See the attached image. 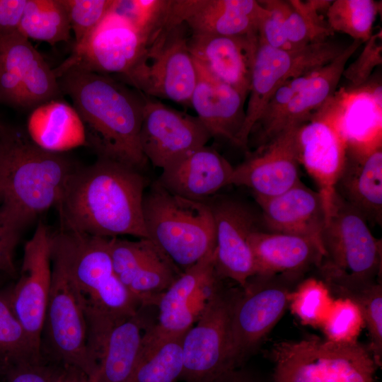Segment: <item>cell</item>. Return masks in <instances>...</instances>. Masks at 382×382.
I'll list each match as a JSON object with an SVG mask.
<instances>
[{
    "label": "cell",
    "mask_w": 382,
    "mask_h": 382,
    "mask_svg": "<svg viewBox=\"0 0 382 382\" xmlns=\"http://www.w3.org/2000/svg\"><path fill=\"white\" fill-rule=\"evenodd\" d=\"M146 184L141 171L106 158L77 167L56 204L61 228L108 238H148L143 216Z\"/></svg>",
    "instance_id": "obj_1"
},
{
    "label": "cell",
    "mask_w": 382,
    "mask_h": 382,
    "mask_svg": "<svg viewBox=\"0 0 382 382\" xmlns=\"http://www.w3.org/2000/svg\"><path fill=\"white\" fill-rule=\"evenodd\" d=\"M58 82L84 125L87 144L98 157L139 171L147 164L140 145L146 96L107 74L71 69Z\"/></svg>",
    "instance_id": "obj_2"
},
{
    "label": "cell",
    "mask_w": 382,
    "mask_h": 382,
    "mask_svg": "<svg viewBox=\"0 0 382 382\" xmlns=\"http://www.w3.org/2000/svg\"><path fill=\"white\" fill-rule=\"evenodd\" d=\"M77 168L61 153L38 146L20 130L0 132V213L22 229L56 205Z\"/></svg>",
    "instance_id": "obj_3"
},
{
    "label": "cell",
    "mask_w": 382,
    "mask_h": 382,
    "mask_svg": "<svg viewBox=\"0 0 382 382\" xmlns=\"http://www.w3.org/2000/svg\"><path fill=\"white\" fill-rule=\"evenodd\" d=\"M109 240L62 228L50 233L52 265L75 286L87 321L123 319L141 306L115 273Z\"/></svg>",
    "instance_id": "obj_4"
},
{
    "label": "cell",
    "mask_w": 382,
    "mask_h": 382,
    "mask_svg": "<svg viewBox=\"0 0 382 382\" xmlns=\"http://www.w3.org/2000/svg\"><path fill=\"white\" fill-rule=\"evenodd\" d=\"M143 216L148 239L180 271L214 251V219L205 201L170 193L155 181L144 194Z\"/></svg>",
    "instance_id": "obj_5"
},
{
    "label": "cell",
    "mask_w": 382,
    "mask_h": 382,
    "mask_svg": "<svg viewBox=\"0 0 382 382\" xmlns=\"http://www.w3.org/2000/svg\"><path fill=\"white\" fill-rule=\"evenodd\" d=\"M319 267L331 292L340 294L376 282L381 270V241L367 221L336 192L321 236Z\"/></svg>",
    "instance_id": "obj_6"
},
{
    "label": "cell",
    "mask_w": 382,
    "mask_h": 382,
    "mask_svg": "<svg viewBox=\"0 0 382 382\" xmlns=\"http://www.w3.org/2000/svg\"><path fill=\"white\" fill-rule=\"evenodd\" d=\"M273 382H376L378 367L358 341L336 343L318 336L276 344Z\"/></svg>",
    "instance_id": "obj_7"
},
{
    "label": "cell",
    "mask_w": 382,
    "mask_h": 382,
    "mask_svg": "<svg viewBox=\"0 0 382 382\" xmlns=\"http://www.w3.org/2000/svg\"><path fill=\"white\" fill-rule=\"evenodd\" d=\"M218 278L198 315L196 325L183 340L180 381L208 382L238 369L231 354V319L241 289L224 285Z\"/></svg>",
    "instance_id": "obj_8"
},
{
    "label": "cell",
    "mask_w": 382,
    "mask_h": 382,
    "mask_svg": "<svg viewBox=\"0 0 382 382\" xmlns=\"http://www.w3.org/2000/svg\"><path fill=\"white\" fill-rule=\"evenodd\" d=\"M184 24L163 28L120 81L145 96L190 106L197 72Z\"/></svg>",
    "instance_id": "obj_9"
},
{
    "label": "cell",
    "mask_w": 382,
    "mask_h": 382,
    "mask_svg": "<svg viewBox=\"0 0 382 382\" xmlns=\"http://www.w3.org/2000/svg\"><path fill=\"white\" fill-rule=\"evenodd\" d=\"M346 47L324 41L293 50L277 49L257 42L253 64L245 120L236 146L246 148L250 132L267 103L285 82L331 62Z\"/></svg>",
    "instance_id": "obj_10"
},
{
    "label": "cell",
    "mask_w": 382,
    "mask_h": 382,
    "mask_svg": "<svg viewBox=\"0 0 382 382\" xmlns=\"http://www.w3.org/2000/svg\"><path fill=\"white\" fill-rule=\"evenodd\" d=\"M42 347L50 360L79 369L94 382L98 365L88 347L83 302L70 280L53 265L41 349Z\"/></svg>",
    "instance_id": "obj_11"
},
{
    "label": "cell",
    "mask_w": 382,
    "mask_h": 382,
    "mask_svg": "<svg viewBox=\"0 0 382 382\" xmlns=\"http://www.w3.org/2000/svg\"><path fill=\"white\" fill-rule=\"evenodd\" d=\"M151 40L150 34L117 8L74 45L71 55L54 72L57 79L71 69L122 76L141 59Z\"/></svg>",
    "instance_id": "obj_12"
},
{
    "label": "cell",
    "mask_w": 382,
    "mask_h": 382,
    "mask_svg": "<svg viewBox=\"0 0 382 382\" xmlns=\"http://www.w3.org/2000/svg\"><path fill=\"white\" fill-rule=\"evenodd\" d=\"M298 278L255 274L241 289L231 319V354L237 368L282 317Z\"/></svg>",
    "instance_id": "obj_13"
},
{
    "label": "cell",
    "mask_w": 382,
    "mask_h": 382,
    "mask_svg": "<svg viewBox=\"0 0 382 382\" xmlns=\"http://www.w3.org/2000/svg\"><path fill=\"white\" fill-rule=\"evenodd\" d=\"M212 138L197 116L179 111L146 96L140 129L143 154L153 166L164 169Z\"/></svg>",
    "instance_id": "obj_14"
},
{
    "label": "cell",
    "mask_w": 382,
    "mask_h": 382,
    "mask_svg": "<svg viewBox=\"0 0 382 382\" xmlns=\"http://www.w3.org/2000/svg\"><path fill=\"white\" fill-rule=\"evenodd\" d=\"M209 205L214 224V267L221 279H231L243 288L256 274L249 238L260 229L254 211L245 203L231 197H210Z\"/></svg>",
    "instance_id": "obj_15"
},
{
    "label": "cell",
    "mask_w": 382,
    "mask_h": 382,
    "mask_svg": "<svg viewBox=\"0 0 382 382\" xmlns=\"http://www.w3.org/2000/svg\"><path fill=\"white\" fill-rule=\"evenodd\" d=\"M50 239L47 227L40 221L32 238L24 246L21 276L8 294L13 313L34 347L40 352L52 284Z\"/></svg>",
    "instance_id": "obj_16"
},
{
    "label": "cell",
    "mask_w": 382,
    "mask_h": 382,
    "mask_svg": "<svg viewBox=\"0 0 382 382\" xmlns=\"http://www.w3.org/2000/svg\"><path fill=\"white\" fill-rule=\"evenodd\" d=\"M302 125L291 126L259 146L233 167L230 185L246 187L255 198L266 199L279 195L299 183L297 138Z\"/></svg>",
    "instance_id": "obj_17"
},
{
    "label": "cell",
    "mask_w": 382,
    "mask_h": 382,
    "mask_svg": "<svg viewBox=\"0 0 382 382\" xmlns=\"http://www.w3.org/2000/svg\"><path fill=\"white\" fill-rule=\"evenodd\" d=\"M268 14L255 0H168L165 23L197 35H250Z\"/></svg>",
    "instance_id": "obj_18"
},
{
    "label": "cell",
    "mask_w": 382,
    "mask_h": 382,
    "mask_svg": "<svg viewBox=\"0 0 382 382\" xmlns=\"http://www.w3.org/2000/svg\"><path fill=\"white\" fill-rule=\"evenodd\" d=\"M141 306L132 316L112 322L88 340L98 365L94 382H130L139 363L144 336L155 321L150 308Z\"/></svg>",
    "instance_id": "obj_19"
},
{
    "label": "cell",
    "mask_w": 382,
    "mask_h": 382,
    "mask_svg": "<svg viewBox=\"0 0 382 382\" xmlns=\"http://www.w3.org/2000/svg\"><path fill=\"white\" fill-rule=\"evenodd\" d=\"M214 253L183 271L161 294L156 304V321L144 336L142 354L168 338L184 335L192 326L196 317L195 299L215 274Z\"/></svg>",
    "instance_id": "obj_20"
},
{
    "label": "cell",
    "mask_w": 382,
    "mask_h": 382,
    "mask_svg": "<svg viewBox=\"0 0 382 382\" xmlns=\"http://www.w3.org/2000/svg\"><path fill=\"white\" fill-rule=\"evenodd\" d=\"M335 192L367 221H382L381 136L364 143H346V158Z\"/></svg>",
    "instance_id": "obj_21"
},
{
    "label": "cell",
    "mask_w": 382,
    "mask_h": 382,
    "mask_svg": "<svg viewBox=\"0 0 382 382\" xmlns=\"http://www.w3.org/2000/svg\"><path fill=\"white\" fill-rule=\"evenodd\" d=\"M258 34H191L188 48L194 61L216 79L248 95Z\"/></svg>",
    "instance_id": "obj_22"
},
{
    "label": "cell",
    "mask_w": 382,
    "mask_h": 382,
    "mask_svg": "<svg viewBox=\"0 0 382 382\" xmlns=\"http://www.w3.org/2000/svg\"><path fill=\"white\" fill-rule=\"evenodd\" d=\"M297 142L299 163L318 185L327 220L345 162L346 142L335 124L326 120L303 125Z\"/></svg>",
    "instance_id": "obj_23"
},
{
    "label": "cell",
    "mask_w": 382,
    "mask_h": 382,
    "mask_svg": "<svg viewBox=\"0 0 382 382\" xmlns=\"http://www.w3.org/2000/svg\"><path fill=\"white\" fill-rule=\"evenodd\" d=\"M268 231L308 238L322 248L326 212L320 194L301 181L284 192L266 199L255 198Z\"/></svg>",
    "instance_id": "obj_24"
},
{
    "label": "cell",
    "mask_w": 382,
    "mask_h": 382,
    "mask_svg": "<svg viewBox=\"0 0 382 382\" xmlns=\"http://www.w3.org/2000/svg\"><path fill=\"white\" fill-rule=\"evenodd\" d=\"M233 171L224 156L206 145L163 169L156 182L170 193L204 201L230 185Z\"/></svg>",
    "instance_id": "obj_25"
},
{
    "label": "cell",
    "mask_w": 382,
    "mask_h": 382,
    "mask_svg": "<svg viewBox=\"0 0 382 382\" xmlns=\"http://www.w3.org/2000/svg\"><path fill=\"white\" fill-rule=\"evenodd\" d=\"M195 63L197 79L190 106L212 138L223 139L236 145L245 120L247 97Z\"/></svg>",
    "instance_id": "obj_26"
},
{
    "label": "cell",
    "mask_w": 382,
    "mask_h": 382,
    "mask_svg": "<svg viewBox=\"0 0 382 382\" xmlns=\"http://www.w3.org/2000/svg\"><path fill=\"white\" fill-rule=\"evenodd\" d=\"M256 274H284L300 277L313 266H320L322 247L299 235L256 230L249 238Z\"/></svg>",
    "instance_id": "obj_27"
},
{
    "label": "cell",
    "mask_w": 382,
    "mask_h": 382,
    "mask_svg": "<svg viewBox=\"0 0 382 382\" xmlns=\"http://www.w3.org/2000/svg\"><path fill=\"white\" fill-rule=\"evenodd\" d=\"M0 63L21 81L25 108L57 99L62 93L54 70L19 31L0 37Z\"/></svg>",
    "instance_id": "obj_28"
},
{
    "label": "cell",
    "mask_w": 382,
    "mask_h": 382,
    "mask_svg": "<svg viewBox=\"0 0 382 382\" xmlns=\"http://www.w3.org/2000/svg\"><path fill=\"white\" fill-rule=\"evenodd\" d=\"M361 44L359 40H353L331 62L310 74L303 86L277 121L265 143L285 129L295 125H303L311 120L313 111L325 105L335 91L346 64Z\"/></svg>",
    "instance_id": "obj_29"
},
{
    "label": "cell",
    "mask_w": 382,
    "mask_h": 382,
    "mask_svg": "<svg viewBox=\"0 0 382 382\" xmlns=\"http://www.w3.org/2000/svg\"><path fill=\"white\" fill-rule=\"evenodd\" d=\"M28 133L35 144L53 153L87 144L79 115L73 106L58 99L35 108L28 120Z\"/></svg>",
    "instance_id": "obj_30"
},
{
    "label": "cell",
    "mask_w": 382,
    "mask_h": 382,
    "mask_svg": "<svg viewBox=\"0 0 382 382\" xmlns=\"http://www.w3.org/2000/svg\"><path fill=\"white\" fill-rule=\"evenodd\" d=\"M71 26L61 0H27L19 32L28 39L54 45L67 42Z\"/></svg>",
    "instance_id": "obj_31"
},
{
    "label": "cell",
    "mask_w": 382,
    "mask_h": 382,
    "mask_svg": "<svg viewBox=\"0 0 382 382\" xmlns=\"http://www.w3.org/2000/svg\"><path fill=\"white\" fill-rule=\"evenodd\" d=\"M291 8L284 21L286 39L293 49L326 41L333 35L326 21L319 14L328 9L332 1H289Z\"/></svg>",
    "instance_id": "obj_32"
},
{
    "label": "cell",
    "mask_w": 382,
    "mask_h": 382,
    "mask_svg": "<svg viewBox=\"0 0 382 382\" xmlns=\"http://www.w3.org/2000/svg\"><path fill=\"white\" fill-rule=\"evenodd\" d=\"M185 334L168 338L142 354L130 382L180 381L183 369V340Z\"/></svg>",
    "instance_id": "obj_33"
},
{
    "label": "cell",
    "mask_w": 382,
    "mask_h": 382,
    "mask_svg": "<svg viewBox=\"0 0 382 382\" xmlns=\"http://www.w3.org/2000/svg\"><path fill=\"white\" fill-rule=\"evenodd\" d=\"M381 3L373 0H335L327 9L331 30L346 34L362 43L373 34V25Z\"/></svg>",
    "instance_id": "obj_34"
},
{
    "label": "cell",
    "mask_w": 382,
    "mask_h": 382,
    "mask_svg": "<svg viewBox=\"0 0 382 382\" xmlns=\"http://www.w3.org/2000/svg\"><path fill=\"white\" fill-rule=\"evenodd\" d=\"M334 299L323 280L310 277L292 290L289 307L302 324L320 328Z\"/></svg>",
    "instance_id": "obj_35"
},
{
    "label": "cell",
    "mask_w": 382,
    "mask_h": 382,
    "mask_svg": "<svg viewBox=\"0 0 382 382\" xmlns=\"http://www.w3.org/2000/svg\"><path fill=\"white\" fill-rule=\"evenodd\" d=\"M42 356L13 313L8 296L0 294V358L5 364Z\"/></svg>",
    "instance_id": "obj_36"
},
{
    "label": "cell",
    "mask_w": 382,
    "mask_h": 382,
    "mask_svg": "<svg viewBox=\"0 0 382 382\" xmlns=\"http://www.w3.org/2000/svg\"><path fill=\"white\" fill-rule=\"evenodd\" d=\"M365 328L359 304L348 297L335 298L320 329L325 339L336 343H353Z\"/></svg>",
    "instance_id": "obj_37"
},
{
    "label": "cell",
    "mask_w": 382,
    "mask_h": 382,
    "mask_svg": "<svg viewBox=\"0 0 382 382\" xmlns=\"http://www.w3.org/2000/svg\"><path fill=\"white\" fill-rule=\"evenodd\" d=\"M340 297H348L360 306L368 329L370 345H368L377 366L382 364V286L373 282L346 292Z\"/></svg>",
    "instance_id": "obj_38"
},
{
    "label": "cell",
    "mask_w": 382,
    "mask_h": 382,
    "mask_svg": "<svg viewBox=\"0 0 382 382\" xmlns=\"http://www.w3.org/2000/svg\"><path fill=\"white\" fill-rule=\"evenodd\" d=\"M68 15L74 45L84 38L108 15L118 8L121 0H61Z\"/></svg>",
    "instance_id": "obj_39"
},
{
    "label": "cell",
    "mask_w": 382,
    "mask_h": 382,
    "mask_svg": "<svg viewBox=\"0 0 382 382\" xmlns=\"http://www.w3.org/2000/svg\"><path fill=\"white\" fill-rule=\"evenodd\" d=\"M6 382H59L64 364L44 356L5 363Z\"/></svg>",
    "instance_id": "obj_40"
},
{
    "label": "cell",
    "mask_w": 382,
    "mask_h": 382,
    "mask_svg": "<svg viewBox=\"0 0 382 382\" xmlns=\"http://www.w3.org/2000/svg\"><path fill=\"white\" fill-rule=\"evenodd\" d=\"M268 11L258 28V39L262 42L282 50H293L284 30V21L291 8L289 1H259Z\"/></svg>",
    "instance_id": "obj_41"
},
{
    "label": "cell",
    "mask_w": 382,
    "mask_h": 382,
    "mask_svg": "<svg viewBox=\"0 0 382 382\" xmlns=\"http://www.w3.org/2000/svg\"><path fill=\"white\" fill-rule=\"evenodd\" d=\"M365 45L358 57L347 67L344 76L354 88L360 87L367 81L374 69L382 63V32L373 33L364 42Z\"/></svg>",
    "instance_id": "obj_42"
},
{
    "label": "cell",
    "mask_w": 382,
    "mask_h": 382,
    "mask_svg": "<svg viewBox=\"0 0 382 382\" xmlns=\"http://www.w3.org/2000/svg\"><path fill=\"white\" fill-rule=\"evenodd\" d=\"M21 230L0 213V272L11 277L17 273L14 250Z\"/></svg>",
    "instance_id": "obj_43"
},
{
    "label": "cell",
    "mask_w": 382,
    "mask_h": 382,
    "mask_svg": "<svg viewBox=\"0 0 382 382\" xmlns=\"http://www.w3.org/2000/svg\"><path fill=\"white\" fill-rule=\"evenodd\" d=\"M27 0H0V37L19 31Z\"/></svg>",
    "instance_id": "obj_44"
},
{
    "label": "cell",
    "mask_w": 382,
    "mask_h": 382,
    "mask_svg": "<svg viewBox=\"0 0 382 382\" xmlns=\"http://www.w3.org/2000/svg\"><path fill=\"white\" fill-rule=\"evenodd\" d=\"M208 382H262L253 374L241 369L225 372Z\"/></svg>",
    "instance_id": "obj_45"
},
{
    "label": "cell",
    "mask_w": 382,
    "mask_h": 382,
    "mask_svg": "<svg viewBox=\"0 0 382 382\" xmlns=\"http://www.w3.org/2000/svg\"><path fill=\"white\" fill-rule=\"evenodd\" d=\"M59 382H92L81 370L74 366L64 365Z\"/></svg>",
    "instance_id": "obj_46"
},
{
    "label": "cell",
    "mask_w": 382,
    "mask_h": 382,
    "mask_svg": "<svg viewBox=\"0 0 382 382\" xmlns=\"http://www.w3.org/2000/svg\"><path fill=\"white\" fill-rule=\"evenodd\" d=\"M4 125L0 121V132L4 129Z\"/></svg>",
    "instance_id": "obj_47"
}]
</instances>
